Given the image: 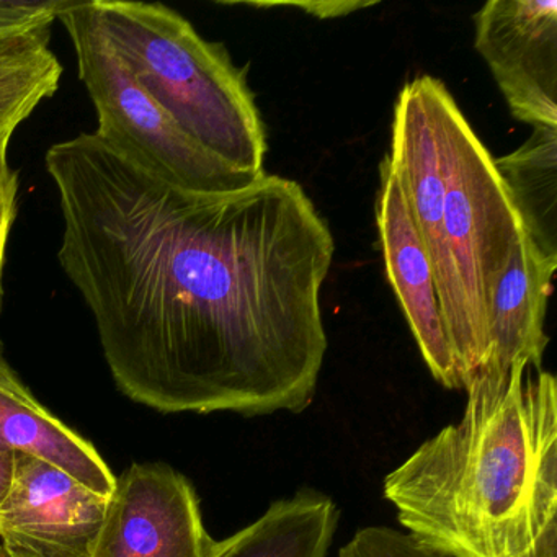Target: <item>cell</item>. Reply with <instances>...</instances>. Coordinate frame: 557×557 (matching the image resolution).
<instances>
[{
  "instance_id": "cell-1",
  "label": "cell",
  "mask_w": 557,
  "mask_h": 557,
  "mask_svg": "<svg viewBox=\"0 0 557 557\" xmlns=\"http://www.w3.org/2000/svg\"><path fill=\"white\" fill-rule=\"evenodd\" d=\"M61 269L90 309L119 389L164 413H299L327 351V223L298 182L195 195L96 133L45 158Z\"/></svg>"
},
{
  "instance_id": "cell-2",
  "label": "cell",
  "mask_w": 557,
  "mask_h": 557,
  "mask_svg": "<svg viewBox=\"0 0 557 557\" xmlns=\"http://www.w3.org/2000/svg\"><path fill=\"white\" fill-rule=\"evenodd\" d=\"M527 368L469 381L465 413L384 478L413 540L448 557H523L557 520V384Z\"/></svg>"
},
{
  "instance_id": "cell-3",
  "label": "cell",
  "mask_w": 557,
  "mask_h": 557,
  "mask_svg": "<svg viewBox=\"0 0 557 557\" xmlns=\"http://www.w3.org/2000/svg\"><path fill=\"white\" fill-rule=\"evenodd\" d=\"M387 165L429 253L461 386L484 363L492 302L523 236L494 159L442 81L420 76L396 100Z\"/></svg>"
},
{
  "instance_id": "cell-4",
  "label": "cell",
  "mask_w": 557,
  "mask_h": 557,
  "mask_svg": "<svg viewBox=\"0 0 557 557\" xmlns=\"http://www.w3.org/2000/svg\"><path fill=\"white\" fill-rule=\"evenodd\" d=\"M100 28L143 89L211 154L262 177L265 128L246 71L168 5L90 0Z\"/></svg>"
},
{
  "instance_id": "cell-5",
  "label": "cell",
  "mask_w": 557,
  "mask_h": 557,
  "mask_svg": "<svg viewBox=\"0 0 557 557\" xmlns=\"http://www.w3.org/2000/svg\"><path fill=\"white\" fill-rule=\"evenodd\" d=\"M58 21L73 41L77 73L99 120L96 135L107 145L188 194H237L263 177L211 154L156 103L103 34L90 0H67Z\"/></svg>"
},
{
  "instance_id": "cell-6",
  "label": "cell",
  "mask_w": 557,
  "mask_h": 557,
  "mask_svg": "<svg viewBox=\"0 0 557 557\" xmlns=\"http://www.w3.org/2000/svg\"><path fill=\"white\" fill-rule=\"evenodd\" d=\"M214 544L184 474L133 465L116 478L92 557H210Z\"/></svg>"
},
{
  "instance_id": "cell-7",
  "label": "cell",
  "mask_w": 557,
  "mask_h": 557,
  "mask_svg": "<svg viewBox=\"0 0 557 557\" xmlns=\"http://www.w3.org/2000/svg\"><path fill=\"white\" fill-rule=\"evenodd\" d=\"M484 58L511 115L557 129L556 0H491L474 15Z\"/></svg>"
},
{
  "instance_id": "cell-8",
  "label": "cell",
  "mask_w": 557,
  "mask_h": 557,
  "mask_svg": "<svg viewBox=\"0 0 557 557\" xmlns=\"http://www.w3.org/2000/svg\"><path fill=\"white\" fill-rule=\"evenodd\" d=\"M15 456L14 482L0 505V546L12 557H92L110 497L44 459Z\"/></svg>"
},
{
  "instance_id": "cell-9",
  "label": "cell",
  "mask_w": 557,
  "mask_h": 557,
  "mask_svg": "<svg viewBox=\"0 0 557 557\" xmlns=\"http://www.w3.org/2000/svg\"><path fill=\"white\" fill-rule=\"evenodd\" d=\"M376 224L387 280L423 361L436 383L446 389H461L455 355L443 325L432 262L386 159L380 165Z\"/></svg>"
},
{
  "instance_id": "cell-10",
  "label": "cell",
  "mask_w": 557,
  "mask_h": 557,
  "mask_svg": "<svg viewBox=\"0 0 557 557\" xmlns=\"http://www.w3.org/2000/svg\"><path fill=\"white\" fill-rule=\"evenodd\" d=\"M556 269L557 262L544 257L523 231L492 302L484 363L471 380L481 377L492 386L504 387L518 364L527 370L543 368L549 341L544 322Z\"/></svg>"
},
{
  "instance_id": "cell-11",
  "label": "cell",
  "mask_w": 557,
  "mask_h": 557,
  "mask_svg": "<svg viewBox=\"0 0 557 557\" xmlns=\"http://www.w3.org/2000/svg\"><path fill=\"white\" fill-rule=\"evenodd\" d=\"M338 518L329 495L302 488L273 502L233 536L216 541L210 557H327Z\"/></svg>"
},
{
  "instance_id": "cell-12",
  "label": "cell",
  "mask_w": 557,
  "mask_h": 557,
  "mask_svg": "<svg viewBox=\"0 0 557 557\" xmlns=\"http://www.w3.org/2000/svg\"><path fill=\"white\" fill-rule=\"evenodd\" d=\"M0 446L57 466L97 494L110 497L116 475L92 443L48 412L35 397L0 387Z\"/></svg>"
},
{
  "instance_id": "cell-13",
  "label": "cell",
  "mask_w": 557,
  "mask_h": 557,
  "mask_svg": "<svg viewBox=\"0 0 557 557\" xmlns=\"http://www.w3.org/2000/svg\"><path fill=\"white\" fill-rule=\"evenodd\" d=\"M494 162L524 234L557 262V129L533 128L524 145Z\"/></svg>"
},
{
  "instance_id": "cell-14",
  "label": "cell",
  "mask_w": 557,
  "mask_h": 557,
  "mask_svg": "<svg viewBox=\"0 0 557 557\" xmlns=\"http://www.w3.org/2000/svg\"><path fill=\"white\" fill-rule=\"evenodd\" d=\"M50 32L0 41V141L58 92L63 66L50 50Z\"/></svg>"
},
{
  "instance_id": "cell-15",
  "label": "cell",
  "mask_w": 557,
  "mask_h": 557,
  "mask_svg": "<svg viewBox=\"0 0 557 557\" xmlns=\"http://www.w3.org/2000/svg\"><path fill=\"white\" fill-rule=\"evenodd\" d=\"M337 557H448L413 540L406 531L391 527L360 528Z\"/></svg>"
},
{
  "instance_id": "cell-16",
  "label": "cell",
  "mask_w": 557,
  "mask_h": 557,
  "mask_svg": "<svg viewBox=\"0 0 557 557\" xmlns=\"http://www.w3.org/2000/svg\"><path fill=\"white\" fill-rule=\"evenodd\" d=\"M67 0H0V41L50 32Z\"/></svg>"
},
{
  "instance_id": "cell-17",
  "label": "cell",
  "mask_w": 557,
  "mask_h": 557,
  "mask_svg": "<svg viewBox=\"0 0 557 557\" xmlns=\"http://www.w3.org/2000/svg\"><path fill=\"white\" fill-rule=\"evenodd\" d=\"M9 143L0 141V293H4L5 250L17 218L18 178L8 161Z\"/></svg>"
},
{
  "instance_id": "cell-18",
  "label": "cell",
  "mask_w": 557,
  "mask_h": 557,
  "mask_svg": "<svg viewBox=\"0 0 557 557\" xmlns=\"http://www.w3.org/2000/svg\"><path fill=\"white\" fill-rule=\"evenodd\" d=\"M376 2H354V0H309V2H227L226 5H247V8H295L301 9L306 14L311 17L321 18H335L345 17V15L354 14V12L361 11V9L373 8Z\"/></svg>"
},
{
  "instance_id": "cell-19",
  "label": "cell",
  "mask_w": 557,
  "mask_h": 557,
  "mask_svg": "<svg viewBox=\"0 0 557 557\" xmlns=\"http://www.w3.org/2000/svg\"><path fill=\"white\" fill-rule=\"evenodd\" d=\"M0 387L18 394V396L34 397L24 381L18 377L17 371L11 367L4 354V344L0 341Z\"/></svg>"
},
{
  "instance_id": "cell-20",
  "label": "cell",
  "mask_w": 557,
  "mask_h": 557,
  "mask_svg": "<svg viewBox=\"0 0 557 557\" xmlns=\"http://www.w3.org/2000/svg\"><path fill=\"white\" fill-rule=\"evenodd\" d=\"M15 466H17V456L11 449L0 446V505L8 497L14 482Z\"/></svg>"
},
{
  "instance_id": "cell-21",
  "label": "cell",
  "mask_w": 557,
  "mask_h": 557,
  "mask_svg": "<svg viewBox=\"0 0 557 557\" xmlns=\"http://www.w3.org/2000/svg\"><path fill=\"white\" fill-rule=\"evenodd\" d=\"M523 557H557V520L546 528L540 540Z\"/></svg>"
},
{
  "instance_id": "cell-22",
  "label": "cell",
  "mask_w": 557,
  "mask_h": 557,
  "mask_svg": "<svg viewBox=\"0 0 557 557\" xmlns=\"http://www.w3.org/2000/svg\"><path fill=\"white\" fill-rule=\"evenodd\" d=\"M2 309H4V293H0V314H2Z\"/></svg>"
},
{
  "instance_id": "cell-23",
  "label": "cell",
  "mask_w": 557,
  "mask_h": 557,
  "mask_svg": "<svg viewBox=\"0 0 557 557\" xmlns=\"http://www.w3.org/2000/svg\"><path fill=\"white\" fill-rule=\"evenodd\" d=\"M0 557H12L4 547L0 546Z\"/></svg>"
}]
</instances>
